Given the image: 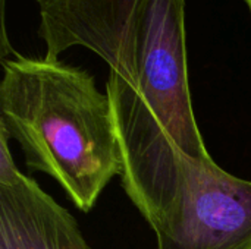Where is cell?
Here are the masks:
<instances>
[{"label":"cell","mask_w":251,"mask_h":249,"mask_svg":"<svg viewBox=\"0 0 251 249\" xmlns=\"http://www.w3.org/2000/svg\"><path fill=\"white\" fill-rule=\"evenodd\" d=\"M106 92L122 154L121 185L150 226L175 192L181 158L212 157L193 110L185 0H144L137 82L109 75Z\"/></svg>","instance_id":"1"},{"label":"cell","mask_w":251,"mask_h":249,"mask_svg":"<svg viewBox=\"0 0 251 249\" xmlns=\"http://www.w3.org/2000/svg\"><path fill=\"white\" fill-rule=\"evenodd\" d=\"M1 66L0 126L19 144L29 172L56 181L90 213L124 167L107 92L90 72L60 60L15 53Z\"/></svg>","instance_id":"2"},{"label":"cell","mask_w":251,"mask_h":249,"mask_svg":"<svg viewBox=\"0 0 251 249\" xmlns=\"http://www.w3.org/2000/svg\"><path fill=\"white\" fill-rule=\"evenodd\" d=\"M150 227L157 249H251V181L212 157H182L175 192Z\"/></svg>","instance_id":"3"},{"label":"cell","mask_w":251,"mask_h":249,"mask_svg":"<svg viewBox=\"0 0 251 249\" xmlns=\"http://www.w3.org/2000/svg\"><path fill=\"white\" fill-rule=\"evenodd\" d=\"M38 35L46 59L81 45L100 56L110 76L129 87L137 82L138 23L144 0H35Z\"/></svg>","instance_id":"4"},{"label":"cell","mask_w":251,"mask_h":249,"mask_svg":"<svg viewBox=\"0 0 251 249\" xmlns=\"http://www.w3.org/2000/svg\"><path fill=\"white\" fill-rule=\"evenodd\" d=\"M0 135V249H93L76 219L24 175Z\"/></svg>","instance_id":"5"},{"label":"cell","mask_w":251,"mask_h":249,"mask_svg":"<svg viewBox=\"0 0 251 249\" xmlns=\"http://www.w3.org/2000/svg\"><path fill=\"white\" fill-rule=\"evenodd\" d=\"M0 10H1V15H0V19H1V38H0V57L1 60L6 59L7 54L10 53H15L12 45L9 44V40H7V35H6V0H0Z\"/></svg>","instance_id":"6"},{"label":"cell","mask_w":251,"mask_h":249,"mask_svg":"<svg viewBox=\"0 0 251 249\" xmlns=\"http://www.w3.org/2000/svg\"><path fill=\"white\" fill-rule=\"evenodd\" d=\"M246 1V4H247V7H249V10H250L251 13V0H244Z\"/></svg>","instance_id":"7"}]
</instances>
